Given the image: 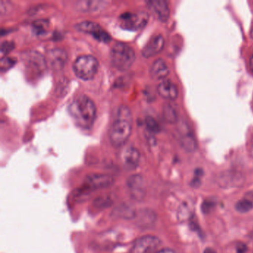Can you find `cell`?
Segmentation results:
<instances>
[{"mask_svg": "<svg viewBox=\"0 0 253 253\" xmlns=\"http://www.w3.org/2000/svg\"><path fill=\"white\" fill-rule=\"evenodd\" d=\"M250 35H251V38L253 39V26H252L251 32H250Z\"/></svg>", "mask_w": 253, "mask_h": 253, "instance_id": "d6a6232c", "label": "cell"}, {"mask_svg": "<svg viewBox=\"0 0 253 253\" xmlns=\"http://www.w3.org/2000/svg\"><path fill=\"white\" fill-rule=\"evenodd\" d=\"M149 19V14L146 11L126 12L120 16V26L125 30L135 32L143 29L147 24Z\"/></svg>", "mask_w": 253, "mask_h": 253, "instance_id": "8992f818", "label": "cell"}, {"mask_svg": "<svg viewBox=\"0 0 253 253\" xmlns=\"http://www.w3.org/2000/svg\"><path fill=\"white\" fill-rule=\"evenodd\" d=\"M192 214V209L189 204H183L179 210L178 217L180 220H186Z\"/></svg>", "mask_w": 253, "mask_h": 253, "instance_id": "cb8c5ba5", "label": "cell"}, {"mask_svg": "<svg viewBox=\"0 0 253 253\" xmlns=\"http://www.w3.org/2000/svg\"><path fill=\"white\" fill-rule=\"evenodd\" d=\"M169 74V69L164 60L158 59L154 62L150 70V75L152 79L160 81L167 78Z\"/></svg>", "mask_w": 253, "mask_h": 253, "instance_id": "2e32d148", "label": "cell"}, {"mask_svg": "<svg viewBox=\"0 0 253 253\" xmlns=\"http://www.w3.org/2000/svg\"><path fill=\"white\" fill-rule=\"evenodd\" d=\"M147 5L158 20L162 22H166L168 20L170 15V10L167 1L152 0L147 2Z\"/></svg>", "mask_w": 253, "mask_h": 253, "instance_id": "8fae6325", "label": "cell"}, {"mask_svg": "<svg viewBox=\"0 0 253 253\" xmlns=\"http://www.w3.org/2000/svg\"><path fill=\"white\" fill-rule=\"evenodd\" d=\"M111 62L120 71L131 68L135 60V52L132 47L124 42H116L110 51Z\"/></svg>", "mask_w": 253, "mask_h": 253, "instance_id": "3957f363", "label": "cell"}, {"mask_svg": "<svg viewBox=\"0 0 253 253\" xmlns=\"http://www.w3.org/2000/svg\"><path fill=\"white\" fill-rule=\"evenodd\" d=\"M215 204L212 201H205L202 204V210L203 212L204 213H209L211 210H212L213 207H214Z\"/></svg>", "mask_w": 253, "mask_h": 253, "instance_id": "484cf974", "label": "cell"}, {"mask_svg": "<svg viewBox=\"0 0 253 253\" xmlns=\"http://www.w3.org/2000/svg\"><path fill=\"white\" fill-rule=\"evenodd\" d=\"M204 253H217L215 250L211 248H207L204 250Z\"/></svg>", "mask_w": 253, "mask_h": 253, "instance_id": "4dcf8cb0", "label": "cell"}, {"mask_svg": "<svg viewBox=\"0 0 253 253\" xmlns=\"http://www.w3.org/2000/svg\"><path fill=\"white\" fill-rule=\"evenodd\" d=\"M106 2L103 1H79L76 2L77 9L82 12H92L101 9Z\"/></svg>", "mask_w": 253, "mask_h": 253, "instance_id": "ac0fdd59", "label": "cell"}, {"mask_svg": "<svg viewBox=\"0 0 253 253\" xmlns=\"http://www.w3.org/2000/svg\"><path fill=\"white\" fill-rule=\"evenodd\" d=\"M128 189L134 198H143L145 194L144 183L143 177L138 174L131 176L128 180Z\"/></svg>", "mask_w": 253, "mask_h": 253, "instance_id": "5bb4252c", "label": "cell"}, {"mask_svg": "<svg viewBox=\"0 0 253 253\" xmlns=\"http://www.w3.org/2000/svg\"><path fill=\"white\" fill-rule=\"evenodd\" d=\"M48 60L51 67L56 70L63 69L67 61V54L64 50L55 48L48 53Z\"/></svg>", "mask_w": 253, "mask_h": 253, "instance_id": "9a60e30c", "label": "cell"}, {"mask_svg": "<svg viewBox=\"0 0 253 253\" xmlns=\"http://www.w3.org/2000/svg\"><path fill=\"white\" fill-rule=\"evenodd\" d=\"M163 115L164 119L169 124H175L177 122L178 115L175 108L171 103H166L163 109Z\"/></svg>", "mask_w": 253, "mask_h": 253, "instance_id": "d6986e66", "label": "cell"}, {"mask_svg": "<svg viewBox=\"0 0 253 253\" xmlns=\"http://www.w3.org/2000/svg\"><path fill=\"white\" fill-rule=\"evenodd\" d=\"M14 48V43L13 41H4L1 45V54L2 55H6L11 52Z\"/></svg>", "mask_w": 253, "mask_h": 253, "instance_id": "d4e9b609", "label": "cell"}, {"mask_svg": "<svg viewBox=\"0 0 253 253\" xmlns=\"http://www.w3.org/2000/svg\"><path fill=\"white\" fill-rule=\"evenodd\" d=\"M17 60L13 57H2L0 62V69L2 72H6L15 65Z\"/></svg>", "mask_w": 253, "mask_h": 253, "instance_id": "7402d4cb", "label": "cell"}, {"mask_svg": "<svg viewBox=\"0 0 253 253\" xmlns=\"http://www.w3.org/2000/svg\"><path fill=\"white\" fill-rule=\"evenodd\" d=\"M158 92L166 100H174L178 97L177 85L169 80H165L158 85Z\"/></svg>", "mask_w": 253, "mask_h": 253, "instance_id": "7c38bea8", "label": "cell"}, {"mask_svg": "<svg viewBox=\"0 0 253 253\" xmlns=\"http://www.w3.org/2000/svg\"><path fill=\"white\" fill-rule=\"evenodd\" d=\"M161 244L158 237L146 235L134 241L130 253H154Z\"/></svg>", "mask_w": 253, "mask_h": 253, "instance_id": "9c48e42d", "label": "cell"}, {"mask_svg": "<svg viewBox=\"0 0 253 253\" xmlns=\"http://www.w3.org/2000/svg\"><path fill=\"white\" fill-rule=\"evenodd\" d=\"M156 253H176L174 250H171V249H163V250H159Z\"/></svg>", "mask_w": 253, "mask_h": 253, "instance_id": "f546056e", "label": "cell"}, {"mask_svg": "<svg viewBox=\"0 0 253 253\" xmlns=\"http://www.w3.org/2000/svg\"><path fill=\"white\" fill-rule=\"evenodd\" d=\"M250 69H251L252 72H253V55L251 56V57H250Z\"/></svg>", "mask_w": 253, "mask_h": 253, "instance_id": "1f68e13d", "label": "cell"}, {"mask_svg": "<svg viewBox=\"0 0 253 253\" xmlns=\"http://www.w3.org/2000/svg\"><path fill=\"white\" fill-rule=\"evenodd\" d=\"M132 128L131 111L127 106H121L117 112V118L109 130V140L115 147H120L129 138Z\"/></svg>", "mask_w": 253, "mask_h": 253, "instance_id": "7a4b0ae2", "label": "cell"}, {"mask_svg": "<svg viewBox=\"0 0 253 253\" xmlns=\"http://www.w3.org/2000/svg\"><path fill=\"white\" fill-rule=\"evenodd\" d=\"M48 21L47 20H38L32 23V28L36 35H41L45 34L48 29Z\"/></svg>", "mask_w": 253, "mask_h": 253, "instance_id": "ffe728a7", "label": "cell"}, {"mask_svg": "<svg viewBox=\"0 0 253 253\" xmlns=\"http://www.w3.org/2000/svg\"><path fill=\"white\" fill-rule=\"evenodd\" d=\"M68 110L75 124L81 128H89L95 121L97 113L95 104L85 94L74 99L69 104Z\"/></svg>", "mask_w": 253, "mask_h": 253, "instance_id": "6da1fadb", "label": "cell"}, {"mask_svg": "<svg viewBox=\"0 0 253 253\" xmlns=\"http://www.w3.org/2000/svg\"><path fill=\"white\" fill-rule=\"evenodd\" d=\"M140 154L137 149L128 147L123 154V161L126 167L129 169H134L138 165L140 161Z\"/></svg>", "mask_w": 253, "mask_h": 253, "instance_id": "e0dca14e", "label": "cell"}, {"mask_svg": "<svg viewBox=\"0 0 253 253\" xmlns=\"http://www.w3.org/2000/svg\"><path fill=\"white\" fill-rule=\"evenodd\" d=\"M249 153H250V156L253 158V131L252 133L250 143H249Z\"/></svg>", "mask_w": 253, "mask_h": 253, "instance_id": "83f0119b", "label": "cell"}, {"mask_svg": "<svg viewBox=\"0 0 253 253\" xmlns=\"http://www.w3.org/2000/svg\"><path fill=\"white\" fill-rule=\"evenodd\" d=\"M201 174L200 173H198V174H195V178L192 180V186L194 187H198V186H200V183H201Z\"/></svg>", "mask_w": 253, "mask_h": 253, "instance_id": "4316f807", "label": "cell"}, {"mask_svg": "<svg viewBox=\"0 0 253 253\" xmlns=\"http://www.w3.org/2000/svg\"><path fill=\"white\" fill-rule=\"evenodd\" d=\"M247 251V247L244 244H241V245L238 246V253H245V252Z\"/></svg>", "mask_w": 253, "mask_h": 253, "instance_id": "f1b7e54d", "label": "cell"}, {"mask_svg": "<svg viewBox=\"0 0 253 253\" xmlns=\"http://www.w3.org/2000/svg\"><path fill=\"white\" fill-rule=\"evenodd\" d=\"M145 122H146V127L149 131L153 133L159 132L161 128H160L159 124L155 121V118L150 116L146 117Z\"/></svg>", "mask_w": 253, "mask_h": 253, "instance_id": "603a6c76", "label": "cell"}, {"mask_svg": "<svg viewBox=\"0 0 253 253\" xmlns=\"http://www.w3.org/2000/svg\"><path fill=\"white\" fill-rule=\"evenodd\" d=\"M23 63L26 66L27 76L31 80L41 78L45 74L47 69L45 59L38 51H29L25 54Z\"/></svg>", "mask_w": 253, "mask_h": 253, "instance_id": "5b68a950", "label": "cell"}, {"mask_svg": "<svg viewBox=\"0 0 253 253\" xmlns=\"http://www.w3.org/2000/svg\"><path fill=\"white\" fill-rule=\"evenodd\" d=\"M164 46V39L162 35H158L151 38L141 51L142 55L146 58L153 57L162 51Z\"/></svg>", "mask_w": 253, "mask_h": 253, "instance_id": "30bf717a", "label": "cell"}, {"mask_svg": "<svg viewBox=\"0 0 253 253\" xmlns=\"http://www.w3.org/2000/svg\"><path fill=\"white\" fill-rule=\"evenodd\" d=\"M113 177L109 174H91L87 176L84 180V185L80 189L82 195L98 190V189H105L112 186L114 183Z\"/></svg>", "mask_w": 253, "mask_h": 253, "instance_id": "52a82bcc", "label": "cell"}, {"mask_svg": "<svg viewBox=\"0 0 253 253\" xmlns=\"http://www.w3.org/2000/svg\"><path fill=\"white\" fill-rule=\"evenodd\" d=\"M99 63L97 59L91 55L78 57L73 63L75 75L83 81L93 79L98 70Z\"/></svg>", "mask_w": 253, "mask_h": 253, "instance_id": "277c9868", "label": "cell"}, {"mask_svg": "<svg viewBox=\"0 0 253 253\" xmlns=\"http://www.w3.org/2000/svg\"><path fill=\"white\" fill-rule=\"evenodd\" d=\"M77 30L84 33L91 35L94 39L99 42L108 43L110 42L111 36L98 23L91 21H84L78 23L76 26Z\"/></svg>", "mask_w": 253, "mask_h": 253, "instance_id": "ba28073f", "label": "cell"}, {"mask_svg": "<svg viewBox=\"0 0 253 253\" xmlns=\"http://www.w3.org/2000/svg\"><path fill=\"white\" fill-rule=\"evenodd\" d=\"M180 144L186 152H192L196 149V140L186 124L180 126Z\"/></svg>", "mask_w": 253, "mask_h": 253, "instance_id": "4fadbf2b", "label": "cell"}, {"mask_svg": "<svg viewBox=\"0 0 253 253\" xmlns=\"http://www.w3.org/2000/svg\"><path fill=\"white\" fill-rule=\"evenodd\" d=\"M253 208V204L250 200L243 199L238 201L235 205L237 211L241 213L248 212Z\"/></svg>", "mask_w": 253, "mask_h": 253, "instance_id": "44dd1931", "label": "cell"}]
</instances>
